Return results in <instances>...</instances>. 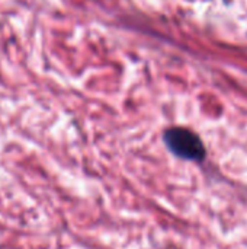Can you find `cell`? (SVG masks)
I'll use <instances>...</instances> for the list:
<instances>
[{"label": "cell", "mask_w": 247, "mask_h": 249, "mask_svg": "<svg viewBox=\"0 0 247 249\" xmlns=\"http://www.w3.org/2000/svg\"><path fill=\"white\" fill-rule=\"evenodd\" d=\"M163 139L167 149L181 159L191 160V162H201L205 159L207 150L201 137L189 128L185 127L167 128L163 134Z\"/></svg>", "instance_id": "6da1fadb"}]
</instances>
